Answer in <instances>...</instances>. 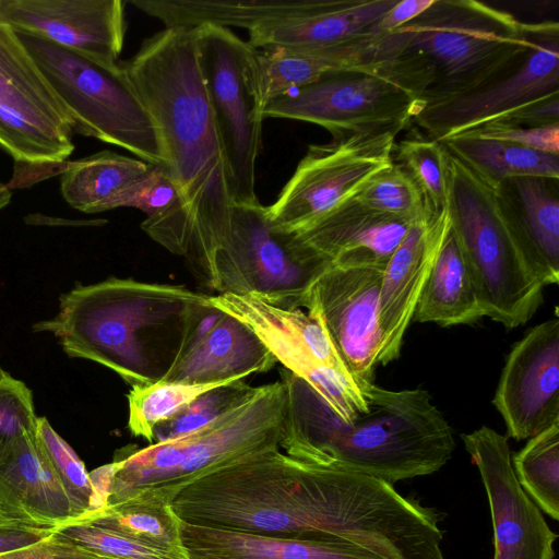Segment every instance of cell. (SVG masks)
I'll use <instances>...</instances> for the list:
<instances>
[{
	"label": "cell",
	"instance_id": "cell-17",
	"mask_svg": "<svg viewBox=\"0 0 559 559\" xmlns=\"http://www.w3.org/2000/svg\"><path fill=\"white\" fill-rule=\"evenodd\" d=\"M492 404L515 440L559 423L558 317L535 325L512 346Z\"/></svg>",
	"mask_w": 559,
	"mask_h": 559
},
{
	"label": "cell",
	"instance_id": "cell-43",
	"mask_svg": "<svg viewBox=\"0 0 559 559\" xmlns=\"http://www.w3.org/2000/svg\"><path fill=\"white\" fill-rule=\"evenodd\" d=\"M496 122L528 128L559 124V95L523 106L501 117Z\"/></svg>",
	"mask_w": 559,
	"mask_h": 559
},
{
	"label": "cell",
	"instance_id": "cell-46",
	"mask_svg": "<svg viewBox=\"0 0 559 559\" xmlns=\"http://www.w3.org/2000/svg\"><path fill=\"white\" fill-rule=\"evenodd\" d=\"M12 198V192L9 187L0 181V210L4 209L10 204Z\"/></svg>",
	"mask_w": 559,
	"mask_h": 559
},
{
	"label": "cell",
	"instance_id": "cell-14",
	"mask_svg": "<svg viewBox=\"0 0 559 559\" xmlns=\"http://www.w3.org/2000/svg\"><path fill=\"white\" fill-rule=\"evenodd\" d=\"M555 95H559V24L550 21L539 23L535 46L511 72L467 94L426 104L413 123L442 142Z\"/></svg>",
	"mask_w": 559,
	"mask_h": 559
},
{
	"label": "cell",
	"instance_id": "cell-24",
	"mask_svg": "<svg viewBox=\"0 0 559 559\" xmlns=\"http://www.w3.org/2000/svg\"><path fill=\"white\" fill-rule=\"evenodd\" d=\"M0 108L44 132L71 153L75 121L16 32L0 20Z\"/></svg>",
	"mask_w": 559,
	"mask_h": 559
},
{
	"label": "cell",
	"instance_id": "cell-12",
	"mask_svg": "<svg viewBox=\"0 0 559 559\" xmlns=\"http://www.w3.org/2000/svg\"><path fill=\"white\" fill-rule=\"evenodd\" d=\"M425 102L402 82L369 73L323 78L269 102L263 119L284 118L318 124L333 139L394 132L413 123Z\"/></svg>",
	"mask_w": 559,
	"mask_h": 559
},
{
	"label": "cell",
	"instance_id": "cell-22",
	"mask_svg": "<svg viewBox=\"0 0 559 559\" xmlns=\"http://www.w3.org/2000/svg\"><path fill=\"white\" fill-rule=\"evenodd\" d=\"M413 223L372 211L352 197L290 234L334 266H385Z\"/></svg>",
	"mask_w": 559,
	"mask_h": 559
},
{
	"label": "cell",
	"instance_id": "cell-5",
	"mask_svg": "<svg viewBox=\"0 0 559 559\" xmlns=\"http://www.w3.org/2000/svg\"><path fill=\"white\" fill-rule=\"evenodd\" d=\"M285 407L281 380L204 428L145 448L119 450L107 504L138 499L169 504L187 485L248 455L280 448ZM281 449V448H280Z\"/></svg>",
	"mask_w": 559,
	"mask_h": 559
},
{
	"label": "cell",
	"instance_id": "cell-7",
	"mask_svg": "<svg viewBox=\"0 0 559 559\" xmlns=\"http://www.w3.org/2000/svg\"><path fill=\"white\" fill-rule=\"evenodd\" d=\"M447 164L445 207L484 317L507 329L523 325L542 305L545 286L528 263L512 210L498 186L448 150Z\"/></svg>",
	"mask_w": 559,
	"mask_h": 559
},
{
	"label": "cell",
	"instance_id": "cell-20",
	"mask_svg": "<svg viewBox=\"0 0 559 559\" xmlns=\"http://www.w3.org/2000/svg\"><path fill=\"white\" fill-rule=\"evenodd\" d=\"M397 0H299L288 14L248 31V43L261 51L319 49L374 37Z\"/></svg>",
	"mask_w": 559,
	"mask_h": 559
},
{
	"label": "cell",
	"instance_id": "cell-38",
	"mask_svg": "<svg viewBox=\"0 0 559 559\" xmlns=\"http://www.w3.org/2000/svg\"><path fill=\"white\" fill-rule=\"evenodd\" d=\"M0 146L14 160V169L52 166L72 154L44 132L0 108Z\"/></svg>",
	"mask_w": 559,
	"mask_h": 559
},
{
	"label": "cell",
	"instance_id": "cell-39",
	"mask_svg": "<svg viewBox=\"0 0 559 559\" xmlns=\"http://www.w3.org/2000/svg\"><path fill=\"white\" fill-rule=\"evenodd\" d=\"M53 534L102 559H186L85 522H67L55 527Z\"/></svg>",
	"mask_w": 559,
	"mask_h": 559
},
{
	"label": "cell",
	"instance_id": "cell-30",
	"mask_svg": "<svg viewBox=\"0 0 559 559\" xmlns=\"http://www.w3.org/2000/svg\"><path fill=\"white\" fill-rule=\"evenodd\" d=\"M442 143L452 155L495 186L519 176L559 180V155L508 142L469 136H455Z\"/></svg>",
	"mask_w": 559,
	"mask_h": 559
},
{
	"label": "cell",
	"instance_id": "cell-33",
	"mask_svg": "<svg viewBox=\"0 0 559 559\" xmlns=\"http://www.w3.org/2000/svg\"><path fill=\"white\" fill-rule=\"evenodd\" d=\"M227 383L230 382L188 384L160 380L132 386L128 394V428L152 444L157 425L176 416L203 393Z\"/></svg>",
	"mask_w": 559,
	"mask_h": 559
},
{
	"label": "cell",
	"instance_id": "cell-37",
	"mask_svg": "<svg viewBox=\"0 0 559 559\" xmlns=\"http://www.w3.org/2000/svg\"><path fill=\"white\" fill-rule=\"evenodd\" d=\"M353 198L372 211L412 222L431 217L414 179L394 162Z\"/></svg>",
	"mask_w": 559,
	"mask_h": 559
},
{
	"label": "cell",
	"instance_id": "cell-11",
	"mask_svg": "<svg viewBox=\"0 0 559 559\" xmlns=\"http://www.w3.org/2000/svg\"><path fill=\"white\" fill-rule=\"evenodd\" d=\"M210 302L249 326L276 362L307 382L342 419L367 411L359 384L317 317L252 296L210 295Z\"/></svg>",
	"mask_w": 559,
	"mask_h": 559
},
{
	"label": "cell",
	"instance_id": "cell-10",
	"mask_svg": "<svg viewBox=\"0 0 559 559\" xmlns=\"http://www.w3.org/2000/svg\"><path fill=\"white\" fill-rule=\"evenodd\" d=\"M199 64L225 156L233 204H259L255 167L262 146L258 50L229 28H194Z\"/></svg>",
	"mask_w": 559,
	"mask_h": 559
},
{
	"label": "cell",
	"instance_id": "cell-18",
	"mask_svg": "<svg viewBox=\"0 0 559 559\" xmlns=\"http://www.w3.org/2000/svg\"><path fill=\"white\" fill-rule=\"evenodd\" d=\"M124 4L122 0H0V20L17 34L112 66L124 41Z\"/></svg>",
	"mask_w": 559,
	"mask_h": 559
},
{
	"label": "cell",
	"instance_id": "cell-3",
	"mask_svg": "<svg viewBox=\"0 0 559 559\" xmlns=\"http://www.w3.org/2000/svg\"><path fill=\"white\" fill-rule=\"evenodd\" d=\"M122 66L155 123L165 168L189 213L182 257L201 252L228 235L233 199L194 28L165 27Z\"/></svg>",
	"mask_w": 559,
	"mask_h": 559
},
{
	"label": "cell",
	"instance_id": "cell-6",
	"mask_svg": "<svg viewBox=\"0 0 559 559\" xmlns=\"http://www.w3.org/2000/svg\"><path fill=\"white\" fill-rule=\"evenodd\" d=\"M539 23L475 0H435L419 16L386 34L393 48L420 57L433 82L426 104L478 90L516 68L535 46Z\"/></svg>",
	"mask_w": 559,
	"mask_h": 559
},
{
	"label": "cell",
	"instance_id": "cell-35",
	"mask_svg": "<svg viewBox=\"0 0 559 559\" xmlns=\"http://www.w3.org/2000/svg\"><path fill=\"white\" fill-rule=\"evenodd\" d=\"M35 436L44 456L71 500L75 520L103 509L83 461L47 418H37Z\"/></svg>",
	"mask_w": 559,
	"mask_h": 559
},
{
	"label": "cell",
	"instance_id": "cell-31",
	"mask_svg": "<svg viewBox=\"0 0 559 559\" xmlns=\"http://www.w3.org/2000/svg\"><path fill=\"white\" fill-rule=\"evenodd\" d=\"M73 521L91 523L141 544L185 557L180 521L169 504L132 499L107 504Z\"/></svg>",
	"mask_w": 559,
	"mask_h": 559
},
{
	"label": "cell",
	"instance_id": "cell-21",
	"mask_svg": "<svg viewBox=\"0 0 559 559\" xmlns=\"http://www.w3.org/2000/svg\"><path fill=\"white\" fill-rule=\"evenodd\" d=\"M449 227L447 207L439 215L413 223L385 264L380 290L382 344L377 365L385 366L400 357L405 333Z\"/></svg>",
	"mask_w": 559,
	"mask_h": 559
},
{
	"label": "cell",
	"instance_id": "cell-47",
	"mask_svg": "<svg viewBox=\"0 0 559 559\" xmlns=\"http://www.w3.org/2000/svg\"><path fill=\"white\" fill-rule=\"evenodd\" d=\"M8 522H13L11 521L3 512L2 510L0 509V523H8ZM16 522V521H15Z\"/></svg>",
	"mask_w": 559,
	"mask_h": 559
},
{
	"label": "cell",
	"instance_id": "cell-45",
	"mask_svg": "<svg viewBox=\"0 0 559 559\" xmlns=\"http://www.w3.org/2000/svg\"><path fill=\"white\" fill-rule=\"evenodd\" d=\"M435 0H397L379 23V31L392 33L424 13Z\"/></svg>",
	"mask_w": 559,
	"mask_h": 559
},
{
	"label": "cell",
	"instance_id": "cell-4",
	"mask_svg": "<svg viewBox=\"0 0 559 559\" xmlns=\"http://www.w3.org/2000/svg\"><path fill=\"white\" fill-rule=\"evenodd\" d=\"M209 295L182 285L109 277L76 284L58 313L37 322L72 358L116 372L131 388L160 381L174 364L189 321Z\"/></svg>",
	"mask_w": 559,
	"mask_h": 559
},
{
	"label": "cell",
	"instance_id": "cell-2",
	"mask_svg": "<svg viewBox=\"0 0 559 559\" xmlns=\"http://www.w3.org/2000/svg\"><path fill=\"white\" fill-rule=\"evenodd\" d=\"M285 407L280 448L296 459L389 484L430 475L455 450L453 430L428 391L359 384L367 411L342 419L302 379L281 370Z\"/></svg>",
	"mask_w": 559,
	"mask_h": 559
},
{
	"label": "cell",
	"instance_id": "cell-32",
	"mask_svg": "<svg viewBox=\"0 0 559 559\" xmlns=\"http://www.w3.org/2000/svg\"><path fill=\"white\" fill-rule=\"evenodd\" d=\"M516 479L535 504L559 520V423L528 439L513 456Z\"/></svg>",
	"mask_w": 559,
	"mask_h": 559
},
{
	"label": "cell",
	"instance_id": "cell-27",
	"mask_svg": "<svg viewBox=\"0 0 559 559\" xmlns=\"http://www.w3.org/2000/svg\"><path fill=\"white\" fill-rule=\"evenodd\" d=\"M483 317L472 271L450 225L431 265L413 320L451 326L471 324Z\"/></svg>",
	"mask_w": 559,
	"mask_h": 559
},
{
	"label": "cell",
	"instance_id": "cell-44",
	"mask_svg": "<svg viewBox=\"0 0 559 559\" xmlns=\"http://www.w3.org/2000/svg\"><path fill=\"white\" fill-rule=\"evenodd\" d=\"M52 532L53 528L15 521L0 523V554L35 544L50 536Z\"/></svg>",
	"mask_w": 559,
	"mask_h": 559
},
{
	"label": "cell",
	"instance_id": "cell-42",
	"mask_svg": "<svg viewBox=\"0 0 559 559\" xmlns=\"http://www.w3.org/2000/svg\"><path fill=\"white\" fill-rule=\"evenodd\" d=\"M0 559H102L52 534L35 544L0 554Z\"/></svg>",
	"mask_w": 559,
	"mask_h": 559
},
{
	"label": "cell",
	"instance_id": "cell-29",
	"mask_svg": "<svg viewBox=\"0 0 559 559\" xmlns=\"http://www.w3.org/2000/svg\"><path fill=\"white\" fill-rule=\"evenodd\" d=\"M118 207H135L146 218L141 228L168 251L182 255L191 223L181 194L163 166L151 165L148 171L121 198Z\"/></svg>",
	"mask_w": 559,
	"mask_h": 559
},
{
	"label": "cell",
	"instance_id": "cell-40",
	"mask_svg": "<svg viewBox=\"0 0 559 559\" xmlns=\"http://www.w3.org/2000/svg\"><path fill=\"white\" fill-rule=\"evenodd\" d=\"M37 418L31 390L0 368V449L23 433L34 431Z\"/></svg>",
	"mask_w": 559,
	"mask_h": 559
},
{
	"label": "cell",
	"instance_id": "cell-26",
	"mask_svg": "<svg viewBox=\"0 0 559 559\" xmlns=\"http://www.w3.org/2000/svg\"><path fill=\"white\" fill-rule=\"evenodd\" d=\"M507 199L528 263L544 285L559 282L558 180L519 176L498 185Z\"/></svg>",
	"mask_w": 559,
	"mask_h": 559
},
{
	"label": "cell",
	"instance_id": "cell-28",
	"mask_svg": "<svg viewBox=\"0 0 559 559\" xmlns=\"http://www.w3.org/2000/svg\"><path fill=\"white\" fill-rule=\"evenodd\" d=\"M151 165L111 151H102L56 166L60 191L73 209L100 213L118 209L123 194L140 180Z\"/></svg>",
	"mask_w": 559,
	"mask_h": 559
},
{
	"label": "cell",
	"instance_id": "cell-13",
	"mask_svg": "<svg viewBox=\"0 0 559 559\" xmlns=\"http://www.w3.org/2000/svg\"><path fill=\"white\" fill-rule=\"evenodd\" d=\"M396 135L356 134L309 145L275 202L265 206L271 226L295 233L357 194L392 165Z\"/></svg>",
	"mask_w": 559,
	"mask_h": 559
},
{
	"label": "cell",
	"instance_id": "cell-15",
	"mask_svg": "<svg viewBox=\"0 0 559 559\" xmlns=\"http://www.w3.org/2000/svg\"><path fill=\"white\" fill-rule=\"evenodd\" d=\"M384 267L331 265L312 285L305 308L322 322L358 384L373 381L382 344L380 290Z\"/></svg>",
	"mask_w": 559,
	"mask_h": 559
},
{
	"label": "cell",
	"instance_id": "cell-23",
	"mask_svg": "<svg viewBox=\"0 0 559 559\" xmlns=\"http://www.w3.org/2000/svg\"><path fill=\"white\" fill-rule=\"evenodd\" d=\"M0 509L11 521L39 527L55 528L76 519L35 430L0 449Z\"/></svg>",
	"mask_w": 559,
	"mask_h": 559
},
{
	"label": "cell",
	"instance_id": "cell-34",
	"mask_svg": "<svg viewBox=\"0 0 559 559\" xmlns=\"http://www.w3.org/2000/svg\"><path fill=\"white\" fill-rule=\"evenodd\" d=\"M393 162L401 165L419 188L430 216L447 205L448 164L442 142L428 136H409L395 144Z\"/></svg>",
	"mask_w": 559,
	"mask_h": 559
},
{
	"label": "cell",
	"instance_id": "cell-1",
	"mask_svg": "<svg viewBox=\"0 0 559 559\" xmlns=\"http://www.w3.org/2000/svg\"><path fill=\"white\" fill-rule=\"evenodd\" d=\"M180 521L289 539L343 538L371 547L386 507L369 475L302 461L280 448L248 455L183 487Z\"/></svg>",
	"mask_w": 559,
	"mask_h": 559
},
{
	"label": "cell",
	"instance_id": "cell-19",
	"mask_svg": "<svg viewBox=\"0 0 559 559\" xmlns=\"http://www.w3.org/2000/svg\"><path fill=\"white\" fill-rule=\"evenodd\" d=\"M275 362L257 334L214 307L209 295L194 310L180 350L162 380L188 384L226 383L267 372Z\"/></svg>",
	"mask_w": 559,
	"mask_h": 559
},
{
	"label": "cell",
	"instance_id": "cell-8",
	"mask_svg": "<svg viewBox=\"0 0 559 559\" xmlns=\"http://www.w3.org/2000/svg\"><path fill=\"white\" fill-rule=\"evenodd\" d=\"M194 277L216 295L252 296L277 308H306L314 282L332 263L275 230L265 206L233 204L230 230L186 260Z\"/></svg>",
	"mask_w": 559,
	"mask_h": 559
},
{
	"label": "cell",
	"instance_id": "cell-16",
	"mask_svg": "<svg viewBox=\"0 0 559 559\" xmlns=\"http://www.w3.org/2000/svg\"><path fill=\"white\" fill-rule=\"evenodd\" d=\"M461 439L479 471L487 493L493 528V559H554L557 535L520 486L508 438L481 426L461 435Z\"/></svg>",
	"mask_w": 559,
	"mask_h": 559
},
{
	"label": "cell",
	"instance_id": "cell-25",
	"mask_svg": "<svg viewBox=\"0 0 559 559\" xmlns=\"http://www.w3.org/2000/svg\"><path fill=\"white\" fill-rule=\"evenodd\" d=\"M179 528L186 559H383L338 537L289 539L183 521Z\"/></svg>",
	"mask_w": 559,
	"mask_h": 559
},
{
	"label": "cell",
	"instance_id": "cell-9",
	"mask_svg": "<svg viewBox=\"0 0 559 559\" xmlns=\"http://www.w3.org/2000/svg\"><path fill=\"white\" fill-rule=\"evenodd\" d=\"M17 35L72 115L75 133L166 167L158 131L122 64H103L50 40Z\"/></svg>",
	"mask_w": 559,
	"mask_h": 559
},
{
	"label": "cell",
	"instance_id": "cell-36",
	"mask_svg": "<svg viewBox=\"0 0 559 559\" xmlns=\"http://www.w3.org/2000/svg\"><path fill=\"white\" fill-rule=\"evenodd\" d=\"M257 388L241 379L203 393L176 416L157 425L153 443L178 439L204 428L247 401Z\"/></svg>",
	"mask_w": 559,
	"mask_h": 559
},
{
	"label": "cell",
	"instance_id": "cell-41",
	"mask_svg": "<svg viewBox=\"0 0 559 559\" xmlns=\"http://www.w3.org/2000/svg\"><path fill=\"white\" fill-rule=\"evenodd\" d=\"M457 136L508 142L539 152L559 155V124L528 128L493 121Z\"/></svg>",
	"mask_w": 559,
	"mask_h": 559
}]
</instances>
